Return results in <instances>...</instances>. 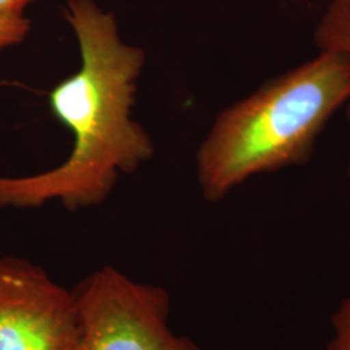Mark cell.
<instances>
[{"instance_id":"obj_1","label":"cell","mask_w":350,"mask_h":350,"mask_svg":"<svg viewBox=\"0 0 350 350\" xmlns=\"http://www.w3.org/2000/svg\"><path fill=\"white\" fill-rule=\"evenodd\" d=\"M81 68L49 94L51 112L73 135L68 159L43 173L0 176V208L29 209L59 201L69 211L100 205L121 174L148 161L154 146L133 120L144 51L125 43L111 13L92 0H69Z\"/></svg>"},{"instance_id":"obj_8","label":"cell","mask_w":350,"mask_h":350,"mask_svg":"<svg viewBox=\"0 0 350 350\" xmlns=\"http://www.w3.org/2000/svg\"><path fill=\"white\" fill-rule=\"evenodd\" d=\"M34 0H0V16L24 17L27 7Z\"/></svg>"},{"instance_id":"obj_6","label":"cell","mask_w":350,"mask_h":350,"mask_svg":"<svg viewBox=\"0 0 350 350\" xmlns=\"http://www.w3.org/2000/svg\"><path fill=\"white\" fill-rule=\"evenodd\" d=\"M30 21L24 17L0 16V51L21 44L30 31Z\"/></svg>"},{"instance_id":"obj_3","label":"cell","mask_w":350,"mask_h":350,"mask_svg":"<svg viewBox=\"0 0 350 350\" xmlns=\"http://www.w3.org/2000/svg\"><path fill=\"white\" fill-rule=\"evenodd\" d=\"M72 291L82 323V350H201L172 329L170 296L160 286L104 266Z\"/></svg>"},{"instance_id":"obj_7","label":"cell","mask_w":350,"mask_h":350,"mask_svg":"<svg viewBox=\"0 0 350 350\" xmlns=\"http://www.w3.org/2000/svg\"><path fill=\"white\" fill-rule=\"evenodd\" d=\"M334 336L327 350H350V297L344 301L332 317Z\"/></svg>"},{"instance_id":"obj_4","label":"cell","mask_w":350,"mask_h":350,"mask_svg":"<svg viewBox=\"0 0 350 350\" xmlns=\"http://www.w3.org/2000/svg\"><path fill=\"white\" fill-rule=\"evenodd\" d=\"M0 350H82L73 291L36 263L1 253Z\"/></svg>"},{"instance_id":"obj_9","label":"cell","mask_w":350,"mask_h":350,"mask_svg":"<svg viewBox=\"0 0 350 350\" xmlns=\"http://www.w3.org/2000/svg\"><path fill=\"white\" fill-rule=\"evenodd\" d=\"M349 179H350V167H349Z\"/></svg>"},{"instance_id":"obj_2","label":"cell","mask_w":350,"mask_h":350,"mask_svg":"<svg viewBox=\"0 0 350 350\" xmlns=\"http://www.w3.org/2000/svg\"><path fill=\"white\" fill-rule=\"evenodd\" d=\"M350 100V59L321 51L269 81L215 118L196 156L208 201L254 175L306 161L328 121Z\"/></svg>"},{"instance_id":"obj_5","label":"cell","mask_w":350,"mask_h":350,"mask_svg":"<svg viewBox=\"0 0 350 350\" xmlns=\"http://www.w3.org/2000/svg\"><path fill=\"white\" fill-rule=\"evenodd\" d=\"M314 39L321 51H332L350 59V0H331L315 29ZM350 122V100L347 104Z\"/></svg>"}]
</instances>
